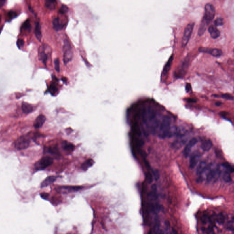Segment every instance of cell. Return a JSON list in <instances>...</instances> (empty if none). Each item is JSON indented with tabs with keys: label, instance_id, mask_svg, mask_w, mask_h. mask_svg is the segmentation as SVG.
<instances>
[{
	"label": "cell",
	"instance_id": "cell-1",
	"mask_svg": "<svg viewBox=\"0 0 234 234\" xmlns=\"http://www.w3.org/2000/svg\"><path fill=\"white\" fill-rule=\"evenodd\" d=\"M142 119L145 125L149 127L153 133H155L158 125L157 113L152 108H147L142 112Z\"/></svg>",
	"mask_w": 234,
	"mask_h": 234
},
{
	"label": "cell",
	"instance_id": "cell-2",
	"mask_svg": "<svg viewBox=\"0 0 234 234\" xmlns=\"http://www.w3.org/2000/svg\"><path fill=\"white\" fill-rule=\"evenodd\" d=\"M205 11L203 18L201 21L198 31L199 36L203 35L205 30L210 23L214 18L215 14V9L214 6L211 3H207L205 6Z\"/></svg>",
	"mask_w": 234,
	"mask_h": 234
},
{
	"label": "cell",
	"instance_id": "cell-3",
	"mask_svg": "<svg viewBox=\"0 0 234 234\" xmlns=\"http://www.w3.org/2000/svg\"><path fill=\"white\" fill-rule=\"evenodd\" d=\"M171 119L169 117L165 116L161 121L159 130V136L161 139L170 137Z\"/></svg>",
	"mask_w": 234,
	"mask_h": 234
},
{
	"label": "cell",
	"instance_id": "cell-4",
	"mask_svg": "<svg viewBox=\"0 0 234 234\" xmlns=\"http://www.w3.org/2000/svg\"><path fill=\"white\" fill-rule=\"evenodd\" d=\"M53 159L50 157H45L41 158L35 163V168L37 171L44 170L52 164Z\"/></svg>",
	"mask_w": 234,
	"mask_h": 234
},
{
	"label": "cell",
	"instance_id": "cell-5",
	"mask_svg": "<svg viewBox=\"0 0 234 234\" xmlns=\"http://www.w3.org/2000/svg\"><path fill=\"white\" fill-rule=\"evenodd\" d=\"M30 143L29 137L27 136H22L15 142V147L18 150H24L29 147Z\"/></svg>",
	"mask_w": 234,
	"mask_h": 234
},
{
	"label": "cell",
	"instance_id": "cell-6",
	"mask_svg": "<svg viewBox=\"0 0 234 234\" xmlns=\"http://www.w3.org/2000/svg\"><path fill=\"white\" fill-rule=\"evenodd\" d=\"M194 25V23H190L187 26L186 28L184 30V35L182 39V48H185L188 44L193 31Z\"/></svg>",
	"mask_w": 234,
	"mask_h": 234
},
{
	"label": "cell",
	"instance_id": "cell-7",
	"mask_svg": "<svg viewBox=\"0 0 234 234\" xmlns=\"http://www.w3.org/2000/svg\"><path fill=\"white\" fill-rule=\"evenodd\" d=\"M63 49L64 62L65 64H66L69 61L72 60V57L73 56L71 46L68 40H66L64 42Z\"/></svg>",
	"mask_w": 234,
	"mask_h": 234
},
{
	"label": "cell",
	"instance_id": "cell-8",
	"mask_svg": "<svg viewBox=\"0 0 234 234\" xmlns=\"http://www.w3.org/2000/svg\"><path fill=\"white\" fill-rule=\"evenodd\" d=\"M84 187L78 186H60L56 188L57 192L62 193H69L73 192H76L82 189Z\"/></svg>",
	"mask_w": 234,
	"mask_h": 234
},
{
	"label": "cell",
	"instance_id": "cell-9",
	"mask_svg": "<svg viewBox=\"0 0 234 234\" xmlns=\"http://www.w3.org/2000/svg\"><path fill=\"white\" fill-rule=\"evenodd\" d=\"M199 50L200 52L209 54L214 57H220L223 54L222 50L219 49H212V48L200 47Z\"/></svg>",
	"mask_w": 234,
	"mask_h": 234
},
{
	"label": "cell",
	"instance_id": "cell-10",
	"mask_svg": "<svg viewBox=\"0 0 234 234\" xmlns=\"http://www.w3.org/2000/svg\"><path fill=\"white\" fill-rule=\"evenodd\" d=\"M197 142V139L195 138H193L190 140V141L186 145L185 147L184 148V150H183V155L185 157L187 158L189 157L191 150H192V147H194Z\"/></svg>",
	"mask_w": 234,
	"mask_h": 234
},
{
	"label": "cell",
	"instance_id": "cell-11",
	"mask_svg": "<svg viewBox=\"0 0 234 234\" xmlns=\"http://www.w3.org/2000/svg\"><path fill=\"white\" fill-rule=\"evenodd\" d=\"M46 121V117L45 115L41 114L36 118L35 120L33 126L35 128L39 129L42 127Z\"/></svg>",
	"mask_w": 234,
	"mask_h": 234
},
{
	"label": "cell",
	"instance_id": "cell-12",
	"mask_svg": "<svg viewBox=\"0 0 234 234\" xmlns=\"http://www.w3.org/2000/svg\"><path fill=\"white\" fill-rule=\"evenodd\" d=\"M173 60V55L172 54L170 57L169 59L168 62H166V64L164 68L163 69L162 73V78L166 77V76L168 75V73L169 71H170V68H171V65L172 64Z\"/></svg>",
	"mask_w": 234,
	"mask_h": 234
},
{
	"label": "cell",
	"instance_id": "cell-13",
	"mask_svg": "<svg viewBox=\"0 0 234 234\" xmlns=\"http://www.w3.org/2000/svg\"><path fill=\"white\" fill-rule=\"evenodd\" d=\"M208 31L213 39H217L220 37V31L217 29V28L215 26L213 25L210 26L208 28Z\"/></svg>",
	"mask_w": 234,
	"mask_h": 234
},
{
	"label": "cell",
	"instance_id": "cell-14",
	"mask_svg": "<svg viewBox=\"0 0 234 234\" xmlns=\"http://www.w3.org/2000/svg\"><path fill=\"white\" fill-rule=\"evenodd\" d=\"M57 177L56 176H49L45 179L43 182L41 183V188H43L48 186L52 184L56 180Z\"/></svg>",
	"mask_w": 234,
	"mask_h": 234
},
{
	"label": "cell",
	"instance_id": "cell-15",
	"mask_svg": "<svg viewBox=\"0 0 234 234\" xmlns=\"http://www.w3.org/2000/svg\"><path fill=\"white\" fill-rule=\"evenodd\" d=\"M151 188H152V191L150 192L148 194V197L150 200L155 201V200L157 199L158 197L157 193V187L155 184H154L152 186Z\"/></svg>",
	"mask_w": 234,
	"mask_h": 234
},
{
	"label": "cell",
	"instance_id": "cell-16",
	"mask_svg": "<svg viewBox=\"0 0 234 234\" xmlns=\"http://www.w3.org/2000/svg\"><path fill=\"white\" fill-rule=\"evenodd\" d=\"M39 60L42 62L45 65H46L47 61L48 60V55L46 53L45 50L42 48L39 52Z\"/></svg>",
	"mask_w": 234,
	"mask_h": 234
},
{
	"label": "cell",
	"instance_id": "cell-17",
	"mask_svg": "<svg viewBox=\"0 0 234 234\" xmlns=\"http://www.w3.org/2000/svg\"><path fill=\"white\" fill-rule=\"evenodd\" d=\"M198 157L199 155L195 153H193L191 155L189 160V167L190 168L192 169L195 167L198 161Z\"/></svg>",
	"mask_w": 234,
	"mask_h": 234
},
{
	"label": "cell",
	"instance_id": "cell-18",
	"mask_svg": "<svg viewBox=\"0 0 234 234\" xmlns=\"http://www.w3.org/2000/svg\"><path fill=\"white\" fill-rule=\"evenodd\" d=\"M35 33L36 37L37 38V39L40 42L42 37V32H41V26L39 22H37L36 23Z\"/></svg>",
	"mask_w": 234,
	"mask_h": 234
},
{
	"label": "cell",
	"instance_id": "cell-19",
	"mask_svg": "<svg viewBox=\"0 0 234 234\" xmlns=\"http://www.w3.org/2000/svg\"><path fill=\"white\" fill-rule=\"evenodd\" d=\"M53 28L56 31L61 30L64 27V25L59 18H55L53 21Z\"/></svg>",
	"mask_w": 234,
	"mask_h": 234
},
{
	"label": "cell",
	"instance_id": "cell-20",
	"mask_svg": "<svg viewBox=\"0 0 234 234\" xmlns=\"http://www.w3.org/2000/svg\"><path fill=\"white\" fill-rule=\"evenodd\" d=\"M22 109L23 113H24L26 114L31 113L33 111V107L32 106L27 102H22Z\"/></svg>",
	"mask_w": 234,
	"mask_h": 234
},
{
	"label": "cell",
	"instance_id": "cell-21",
	"mask_svg": "<svg viewBox=\"0 0 234 234\" xmlns=\"http://www.w3.org/2000/svg\"><path fill=\"white\" fill-rule=\"evenodd\" d=\"M213 146L212 141L210 140H206L202 142L201 148L204 151H209Z\"/></svg>",
	"mask_w": 234,
	"mask_h": 234
},
{
	"label": "cell",
	"instance_id": "cell-22",
	"mask_svg": "<svg viewBox=\"0 0 234 234\" xmlns=\"http://www.w3.org/2000/svg\"><path fill=\"white\" fill-rule=\"evenodd\" d=\"M61 147L65 151L71 152L74 150V146L72 144L70 143L67 141H64L62 142Z\"/></svg>",
	"mask_w": 234,
	"mask_h": 234
},
{
	"label": "cell",
	"instance_id": "cell-23",
	"mask_svg": "<svg viewBox=\"0 0 234 234\" xmlns=\"http://www.w3.org/2000/svg\"><path fill=\"white\" fill-rule=\"evenodd\" d=\"M22 30L25 31L26 32L30 33L32 30V26L30 22V19H28L22 23L21 27Z\"/></svg>",
	"mask_w": 234,
	"mask_h": 234
},
{
	"label": "cell",
	"instance_id": "cell-24",
	"mask_svg": "<svg viewBox=\"0 0 234 234\" xmlns=\"http://www.w3.org/2000/svg\"><path fill=\"white\" fill-rule=\"evenodd\" d=\"M206 168V164L204 161H202L197 166L196 170V174L197 175L201 176L202 173L204 172Z\"/></svg>",
	"mask_w": 234,
	"mask_h": 234
},
{
	"label": "cell",
	"instance_id": "cell-25",
	"mask_svg": "<svg viewBox=\"0 0 234 234\" xmlns=\"http://www.w3.org/2000/svg\"><path fill=\"white\" fill-rule=\"evenodd\" d=\"M94 164V161L91 159H89L85 161L81 165V168L83 171H87L88 169L91 167Z\"/></svg>",
	"mask_w": 234,
	"mask_h": 234
},
{
	"label": "cell",
	"instance_id": "cell-26",
	"mask_svg": "<svg viewBox=\"0 0 234 234\" xmlns=\"http://www.w3.org/2000/svg\"><path fill=\"white\" fill-rule=\"evenodd\" d=\"M56 1H46L45 2V6L49 10H54L56 8Z\"/></svg>",
	"mask_w": 234,
	"mask_h": 234
},
{
	"label": "cell",
	"instance_id": "cell-27",
	"mask_svg": "<svg viewBox=\"0 0 234 234\" xmlns=\"http://www.w3.org/2000/svg\"><path fill=\"white\" fill-rule=\"evenodd\" d=\"M47 152L54 156H59V155L58 149L56 147H50L47 149Z\"/></svg>",
	"mask_w": 234,
	"mask_h": 234
},
{
	"label": "cell",
	"instance_id": "cell-28",
	"mask_svg": "<svg viewBox=\"0 0 234 234\" xmlns=\"http://www.w3.org/2000/svg\"><path fill=\"white\" fill-rule=\"evenodd\" d=\"M223 178L224 181L225 182H227V183L232 181V178L231 177L230 172H229L227 171H225L223 174Z\"/></svg>",
	"mask_w": 234,
	"mask_h": 234
},
{
	"label": "cell",
	"instance_id": "cell-29",
	"mask_svg": "<svg viewBox=\"0 0 234 234\" xmlns=\"http://www.w3.org/2000/svg\"><path fill=\"white\" fill-rule=\"evenodd\" d=\"M224 18L221 17L217 18L214 20V24L216 27L219 26H222L224 24Z\"/></svg>",
	"mask_w": 234,
	"mask_h": 234
},
{
	"label": "cell",
	"instance_id": "cell-30",
	"mask_svg": "<svg viewBox=\"0 0 234 234\" xmlns=\"http://www.w3.org/2000/svg\"><path fill=\"white\" fill-rule=\"evenodd\" d=\"M222 165H223L224 168L226 169L227 171L229 172H230V173L233 172H234V169H233V167L228 162H225L222 164Z\"/></svg>",
	"mask_w": 234,
	"mask_h": 234
},
{
	"label": "cell",
	"instance_id": "cell-31",
	"mask_svg": "<svg viewBox=\"0 0 234 234\" xmlns=\"http://www.w3.org/2000/svg\"><path fill=\"white\" fill-rule=\"evenodd\" d=\"M18 16L17 12L13 11H10L7 13V17L9 19V21L18 17Z\"/></svg>",
	"mask_w": 234,
	"mask_h": 234
},
{
	"label": "cell",
	"instance_id": "cell-32",
	"mask_svg": "<svg viewBox=\"0 0 234 234\" xmlns=\"http://www.w3.org/2000/svg\"><path fill=\"white\" fill-rule=\"evenodd\" d=\"M49 92L52 95H54L58 91L57 88L54 84L50 85L49 88Z\"/></svg>",
	"mask_w": 234,
	"mask_h": 234
},
{
	"label": "cell",
	"instance_id": "cell-33",
	"mask_svg": "<svg viewBox=\"0 0 234 234\" xmlns=\"http://www.w3.org/2000/svg\"><path fill=\"white\" fill-rule=\"evenodd\" d=\"M217 221L220 224H223L225 221V218L222 214H220L217 216Z\"/></svg>",
	"mask_w": 234,
	"mask_h": 234
},
{
	"label": "cell",
	"instance_id": "cell-34",
	"mask_svg": "<svg viewBox=\"0 0 234 234\" xmlns=\"http://www.w3.org/2000/svg\"><path fill=\"white\" fill-rule=\"evenodd\" d=\"M24 41L21 39H18L17 41V46L18 48L19 49H21L22 48L24 45Z\"/></svg>",
	"mask_w": 234,
	"mask_h": 234
},
{
	"label": "cell",
	"instance_id": "cell-35",
	"mask_svg": "<svg viewBox=\"0 0 234 234\" xmlns=\"http://www.w3.org/2000/svg\"><path fill=\"white\" fill-rule=\"evenodd\" d=\"M221 98L229 100H233V99H234L233 96L229 93L223 94L221 95Z\"/></svg>",
	"mask_w": 234,
	"mask_h": 234
},
{
	"label": "cell",
	"instance_id": "cell-36",
	"mask_svg": "<svg viewBox=\"0 0 234 234\" xmlns=\"http://www.w3.org/2000/svg\"><path fill=\"white\" fill-rule=\"evenodd\" d=\"M147 180L149 184L151 183L153 181V176L150 172H148L147 174Z\"/></svg>",
	"mask_w": 234,
	"mask_h": 234
},
{
	"label": "cell",
	"instance_id": "cell-37",
	"mask_svg": "<svg viewBox=\"0 0 234 234\" xmlns=\"http://www.w3.org/2000/svg\"><path fill=\"white\" fill-rule=\"evenodd\" d=\"M54 67H55V69L56 71L58 72L60 71V63H59V60L58 59H56L54 60Z\"/></svg>",
	"mask_w": 234,
	"mask_h": 234
},
{
	"label": "cell",
	"instance_id": "cell-38",
	"mask_svg": "<svg viewBox=\"0 0 234 234\" xmlns=\"http://www.w3.org/2000/svg\"><path fill=\"white\" fill-rule=\"evenodd\" d=\"M227 228L228 230L230 231H233L234 228H233V221H229L227 223Z\"/></svg>",
	"mask_w": 234,
	"mask_h": 234
},
{
	"label": "cell",
	"instance_id": "cell-39",
	"mask_svg": "<svg viewBox=\"0 0 234 234\" xmlns=\"http://www.w3.org/2000/svg\"><path fill=\"white\" fill-rule=\"evenodd\" d=\"M153 175L154 176V178L156 181L158 180L160 178V174L157 170H154L153 171Z\"/></svg>",
	"mask_w": 234,
	"mask_h": 234
},
{
	"label": "cell",
	"instance_id": "cell-40",
	"mask_svg": "<svg viewBox=\"0 0 234 234\" xmlns=\"http://www.w3.org/2000/svg\"><path fill=\"white\" fill-rule=\"evenodd\" d=\"M68 7H67L66 6H65V5H63V6L61 7L60 11V12L62 13V14H65V13L68 12Z\"/></svg>",
	"mask_w": 234,
	"mask_h": 234
},
{
	"label": "cell",
	"instance_id": "cell-41",
	"mask_svg": "<svg viewBox=\"0 0 234 234\" xmlns=\"http://www.w3.org/2000/svg\"><path fill=\"white\" fill-rule=\"evenodd\" d=\"M206 232L207 234H215L214 230L213 229V227H209L208 228Z\"/></svg>",
	"mask_w": 234,
	"mask_h": 234
},
{
	"label": "cell",
	"instance_id": "cell-42",
	"mask_svg": "<svg viewBox=\"0 0 234 234\" xmlns=\"http://www.w3.org/2000/svg\"><path fill=\"white\" fill-rule=\"evenodd\" d=\"M40 195L41 197L43 199L47 200L49 198V194L46 193H40Z\"/></svg>",
	"mask_w": 234,
	"mask_h": 234
},
{
	"label": "cell",
	"instance_id": "cell-43",
	"mask_svg": "<svg viewBox=\"0 0 234 234\" xmlns=\"http://www.w3.org/2000/svg\"><path fill=\"white\" fill-rule=\"evenodd\" d=\"M192 90V87L191 85L189 83H187L186 85V91L187 92H189L190 91Z\"/></svg>",
	"mask_w": 234,
	"mask_h": 234
},
{
	"label": "cell",
	"instance_id": "cell-44",
	"mask_svg": "<svg viewBox=\"0 0 234 234\" xmlns=\"http://www.w3.org/2000/svg\"><path fill=\"white\" fill-rule=\"evenodd\" d=\"M6 2H7L6 1H0V9H1L3 6H4Z\"/></svg>",
	"mask_w": 234,
	"mask_h": 234
},
{
	"label": "cell",
	"instance_id": "cell-45",
	"mask_svg": "<svg viewBox=\"0 0 234 234\" xmlns=\"http://www.w3.org/2000/svg\"><path fill=\"white\" fill-rule=\"evenodd\" d=\"M187 101L189 102H195L196 100H194V99H193L189 98L188 99H187Z\"/></svg>",
	"mask_w": 234,
	"mask_h": 234
},
{
	"label": "cell",
	"instance_id": "cell-46",
	"mask_svg": "<svg viewBox=\"0 0 234 234\" xmlns=\"http://www.w3.org/2000/svg\"><path fill=\"white\" fill-rule=\"evenodd\" d=\"M165 224L167 227H170V223H169V222L168 221H165Z\"/></svg>",
	"mask_w": 234,
	"mask_h": 234
},
{
	"label": "cell",
	"instance_id": "cell-47",
	"mask_svg": "<svg viewBox=\"0 0 234 234\" xmlns=\"http://www.w3.org/2000/svg\"><path fill=\"white\" fill-rule=\"evenodd\" d=\"M172 233H173V234H178L176 230H175L174 229H172Z\"/></svg>",
	"mask_w": 234,
	"mask_h": 234
},
{
	"label": "cell",
	"instance_id": "cell-48",
	"mask_svg": "<svg viewBox=\"0 0 234 234\" xmlns=\"http://www.w3.org/2000/svg\"><path fill=\"white\" fill-rule=\"evenodd\" d=\"M222 103L220 102H217L216 103H215V105H216L217 106H220L222 104Z\"/></svg>",
	"mask_w": 234,
	"mask_h": 234
},
{
	"label": "cell",
	"instance_id": "cell-49",
	"mask_svg": "<svg viewBox=\"0 0 234 234\" xmlns=\"http://www.w3.org/2000/svg\"><path fill=\"white\" fill-rule=\"evenodd\" d=\"M157 234H164V232L162 230H160L159 231H158Z\"/></svg>",
	"mask_w": 234,
	"mask_h": 234
},
{
	"label": "cell",
	"instance_id": "cell-50",
	"mask_svg": "<svg viewBox=\"0 0 234 234\" xmlns=\"http://www.w3.org/2000/svg\"><path fill=\"white\" fill-rule=\"evenodd\" d=\"M2 28H3V26H2V27H1V28H0V33H1V31H2Z\"/></svg>",
	"mask_w": 234,
	"mask_h": 234
},
{
	"label": "cell",
	"instance_id": "cell-51",
	"mask_svg": "<svg viewBox=\"0 0 234 234\" xmlns=\"http://www.w3.org/2000/svg\"><path fill=\"white\" fill-rule=\"evenodd\" d=\"M1 16L0 15V22H1Z\"/></svg>",
	"mask_w": 234,
	"mask_h": 234
}]
</instances>
